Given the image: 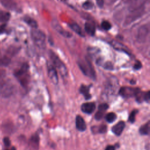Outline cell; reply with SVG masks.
<instances>
[{"label": "cell", "mask_w": 150, "mask_h": 150, "mask_svg": "<svg viewBox=\"0 0 150 150\" xmlns=\"http://www.w3.org/2000/svg\"><path fill=\"white\" fill-rule=\"evenodd\" d=\"M145 12L144 5L141 6L140 7L131 11L130 13H129L125 18L124 25L125 26H128L141 18Z\"/></svg>", "instance_id": "cell-1"}, {"label": "cell", "mask_w": 150, "mask_h": 150, "mask_svg": "<svg viewBox=\"0 0 150 150\" xmlns=\"http://www.w3.org/2000/svg\"><path fill=\"white\" fill-rule=\"evenodd\" d=\"M78 65L84 74L93 80L96 79V73L90 60L86 59V61H79L78 62Z\"/></svg>", "instance_id": "cell-2"}, {"label": "cell", "mask_w": 150, "mask_h": 150, "mask_svg": "<svg viewBox=\"0 0 150 150\" xmlns=\"http://www.w3.org/2000/svg\"><path fill=\"white\" fill-rule=\"evenodd\" d=\"M30 34L33 42L37 46L40 48L45 47L46 36L42 31L38 29V28H33Z\"/></svg>", "instance_id": "cell-3"}, {"label": "cell", "mask_w": 150, "mask_h": 150, "mask_svg": "<svg viewBox=\"0 0 150 150\" xmlns=\"http://www.w3.org/2000/svg\"><path fill=\"white\" fill-rule=\"evenodd\" d=\"M14 91L12 83L7 80H4L0 83V96L4 98H8L12 96Z\"/></svg>", "instance_id": "cell-4"}, {"label": "cell", "mask_w": 150, "mask_h": 150, "mask_svg": "<svg viewBox=\"0 0 150 150\" xmlns=\"http://www.w3.org/2000/svg\"><path fill=\"white\" fill-rule=\"evenodd\" d=\"M49 56L54 66L58 69L60 74L62 76H66L67 74V70L64 63L52 51H50Z\"/></svg>", "instance_id": "cell-5"}, {"label": "cell", "mask_w": 150, "mask_h": 150, "mask_svg": "<svg viewBox=\"0 0 150 150\" xmlns=\"http://www.w3.org/2000/svg\"><path fill=\"white\" fill-rule=\"evenodd\" d=\"M140 90L139 88H132L130 87H122L119 90V94L125 98L135 96Z\"/></svg>", "instance_id": "cell-6"}, {"label": "cell", "mask_w": 150, "mask_h": 150, "mask_svg": "<svg viewBox=\"0 0 150 150\" xmlns=\"http://www.w3.org/2000/svg\"><path fill=\"white\" fill-rule=\"evenodd\" d=\"M149 33V28L147 25L140 26L137 31V39L139 42H144Z\"/></svg>", "instance_id": "cell-7"}, {"label": "cell", "mask_w": 150, "mask_h": 150, "mask_svg": "<svg viewBox=\"0 0 150 150\" xmlns=\"http://www.w3.org/2000/svg\"><path fill=\"white\" fill-rule=\"evenodd\" d=\"M96 108V104L93 102H88L83 103L81 106V111L86 114H91Z\"/></svg>", "instance_id": "cell-8"}, {"label": "cell", "mask_w": 150, "mask_h": 150, "mask_svg": "<svg viewBox=\"0 0 150 150\" xmlns=\"http://www.w3.org/2000/svg\"><path fill=\"white\" fill-rule=\"evenodd\" d=\"M124 127H125V122L122 121H119L118 123H117L115 125H114L112 127L111 130L115 135L119 136L121 135V134L123 131Z\"/></svg>", "instance_id": "cell-9"}, {"label": "cell", "mask_w": 150, "mask_h": 150, "mask_svg": "<svg viewBox=\"0 0 150 150\" xmlns=\"http://www.w3.org/2000/svg\"><path fill=\"white\" fill-rule=\"evenodd\" d=\"M3 6L9 10H15L17 8V4L15 0H0Z\"/></svg>", "instance_id": "cell-10"}, {"label": "cell", "mask_w": 150, "mask_h": 150, "mask_svg": "<svg viewBox=\"0 0 150 150\" xmlns=\"http://www.w3.org/2000/svg\"><path fill=\"white\" fill-rule=\"evenodd\" d=\"M76 125L80 131H84L86 129V124L83 118L80 115H77L76 118Z\"/></svg>", "instance_id": "cell-11"}, {"label": "cell", "mask_w": 150, "mask_h": 150, "mask_svg": "<svg viewBox=\"0 0 150 150\" xmlns=\"http://www.w3.org/2000/svg\"><path fill=\"white\" fill-rule=\"evenodd\" d=\"M48 76L49 77V79H50V80L52 81V82L53 84H57L58 83L59 79H58L56 70L54 67H53L52 66L50 67H49V69H48Z\"/></svg>", "instance_id": "cell-12"}, {"label": "cell", "mask_w": 150, "mask_h": 150, "mask_svg": "<svg viewBox=\"0 0 150 150\" xmlns=\"http://www.w3.org/2000/svg\"><path fill=\"white\" fill-rule=\"evenodd\" d=\"M86 32L90 35L93 36L96 32V26L94 22L91 21L86 22L84 25Z\"/></svg>", "instance_id": "cell-13"}, {"label": "cell", "mask_w": 150, "mask_h": 150, "mask_svg": "<svg viewBox=\"0 0 150 150\" xmlns=\"http://www.w3.org/2000/svg\"><path fill=\"white\" fill-rule=\"evenodd\" d=\"M90 86H86V85H81L80 87L79 91L81 94H82L86 100H89L91 98V95L90 94Z\"/></svg>", "instance_id": "cell-14"}, {"label": "cell", "mask_w": 150, "mask_h": 150, "mask_svg": "<svg viewBox=\"0 0 150 150\" xmlns=\"http://www.w3.org/2000/svg\"><path fill=\"white\" fill-rule=\"evenodd\" d=\"M28 68H29V66L27 63L23 64L22 65L21 67L15 72V76L18 78H20L21 77H22V76L26 75V73H27V71L28 70Z\"/></svg>", "instance_id": "cell-15"}, {"label": "cell", "mask_w": 150, "mask_h": 150, "mask_svg": "<svg viewBox=\"0 0 150 150\" xmlns=\"http://www.w3.org/2000/svg\"><path fill=\"white\" fill-rule=\"evenodd\" d=\"M53 27L54 28V29L58 32H59V33H60L62 35H63V36L64 37H66V38H69L71 36V35L67 31L64 30L59 24L58 23H53Z\"/></svg>", "instance_id": "cell-16"}, {"label": "cell", "mask_w": 150, "mask_h": 150, "mask_svg": "<svg viewBox=\"0 0 150 150\" xmlns=\"http://www.w3.org/2000/svg\"><path fill=\"white\" fill-rule=\"evenodd\" d=\"M111 45L113 46V47L115 48L116 50L124 52H125V53H127L128 54L129 53L128 50L127 48L126 47V46H124L122 44H121L120 43H118V42L113 40V41L111 42Z\"/></svg>", "instance_id": "cell-17"}, {"label": "cell", "mask_w": 150, "mask_h": 150, "mask_svg": "<svg viewBox=\"0 0 150 150\" xmlns=\"http://www.w3.org/2000/svg\"><path fill=\"white\" fill-rule=\"evenodd\" d=\"M39 138L38 134H35L33 135L30 139V145L33 149H36L38 147L39 145Z\"/></svg>", "instance_id": "cell-18"}, {"label": "cell", "mask_w": 150, "mask_h": 150, "mask_svg": "<svg viewBox=\"0 0 150 150\" xmlns=\"http://www.w3.org/2000/svg\"><path fill=\"white\" fill-rule=\"evenodd\" d=\"M69 26H70V28L74 32H75L76 33H77L79 35H80L81 36H83V37L84 36L82 29H81L80 26L78 24H77L76 23H70L69 25Z\"/></svg>", "instance_id": "cell-19"}, {"label": "cell", "mask_w": 150, "mask_h": 150, "mask_svg": "<svg viewBox=\"0 0 150 150\" xmlns=\"http://www.w3.org/2000/svg\"><path fill=\"white\" fill-rule=\"evenodd\" d=\"M23 20L28 25H29L32 28H38L37 22L35 19H32V18H30L29 16H25Z\"/></svg>", "instance_id": "cell-20"}, {"label": "cell", "mask_w": 150, "mask_h": 150, "mask_svg": "<svg viewBox=\"0 0 150 150\" xmlns=\"http://www.w3.org/2000/svg\"><path fill=\"white\" fill-rule=\"evenodd\" d=\"M11 15L6 11H0V22L5 23L9 20Z\"/></svg>", "instance_id": "cell-21"}, {"label": "cell", "mask_w": 150, "mask_h": 150, "mask_svg": "<svg viewBox=\"0 0 150 150\" xmlns=\"http://www.w3.org/2000/svg\"><path fill=\"white\" fill-rule=\"evenodd\" d=\"M139 132L141 135H148L149 133V122L141 126L139 129Z\"/></svg>", "instance_id": "cell-22"}, {"label": "cell", "mask_w": 150, "mask_h": 150, "mask_svg": "<svg viewBox=\"0 0 150 150\" xmlns=\"http://www.w3.org/2000/svg\"><path fill=\"white\" fill-rule=\"evenodd\" d=\"M2 130L3 132L6 133H10L12 130V125L9 122H6L5 123L2 124Z\"/></svg>", "instance_id": "cell-23"}, {"label": "cell", "mask_w": 150, "mask_h": 150, "mask_svg": "<svg viewBox=\"0 0 150 150\" xmlns=\"http://www.w3.org/2000/svg\"><path fill=\"white\" fill-rule=\"evenodd\" d=\"M117 118V115L114 112H109L107 114L105 117L106 121L110 123L114 122Z\"/></svg>", "instance_id": "cell-24"}, {"label": "cell", "mask_w": 150, "mask_h": 150, "mask_svg": "<svg viewBox=\"0 0 150 150\" xmlns=\"http://www.w3.org/2000/svg\"><path fill=\"white\" fill-rule=\"evenodd\" d=\"M11 62V59L7 56L0 58V66H6Z\"/></svg>", "instance_id": "cell-25"}, {"label": "cell", "mask_w": 150, "mask_h": 150, "mask_svg": "<svg viewBox=\"0 0 150 150\" xmlns=\"http://www.w3.org/2000/svg\"><path fill=\"white\" fill-rule=\"evenodd\" d=\"M83 8L86 10H90L93 8V4L90 1H86L83 4Z\"/></svg>", "instance_id": "cell-26"}, {"label": "cell", "mask_w": 150, "mask_h": 150, "mask_svg": "<svg viewBox=\"0 0 150 150\" xmlns=\"http://www.w3.org/2000/svg\"><path fill=\"white\" fill-rule=\"evenodd\" d=\"M97 132L99 133H101V134H104V133L106 132L107 129V125H104V124H102L99 127H97Z\"/></svg>", "instance_id": "cell-27"}, {"label": "cell", "mask_w": 150, "mask_h": 150, "mask_svg": "<svg viewBox=\"0 0 150 150\" xmlns=\"http://www.w3.org/2000/svg\"><path fill=\"white\" fill-rule=\"evenodd\" d=\"M101 26L102 28L105 30H109L111 28V25L110 23L107 21H104L101 23Z\"/></svg>", "instance_id": "cell-28"}, {"label": "cell", "mask_w": 150, "mask_h": 150, "mask_svg": "<svg viewBox=\"0 0 150 150\" xmlns=\"http://www.w3.org/2000/svg\"><path fill=\"white\" fill-rule=\"evenodd\" d=\"M137 112H138V111L137 110H135L130 113V115L129 116V121L131 123H133V122H135V115L137 113Z\"/></svg>", "instance_id": "cell-29"}, {"label": "cell", "mask_w": 150, "mask_h": 150, "mask_svg": "<svg viewBox=\"0 0 150 150\" xmlns=\"http://www.w3.org/2000/svg\"><path fill=\"white\" fill-rule=\"evenodd\" d=\"M108 108V105L106 103H103L101 104L98 107V110L102 111L103 112H105V111L107 110V108Z\"/></svg>", "instance_id": "cell-30"}, {"label": "cell", "mask_w": 150, "mask_h": 150, "mask_svg": "<svg viewBox=\"0 0 150 150\" xmlns=\"http://www.w3.org/2000/svg\"><path fill=\"white\" fill-rule=\"evenodd\" d=\"M149 100H150V92H149V91H148L146 93H144V101H145L148 103Z\"/></svg>", "instance_id": "cell-31"}, {"label": "cell", "mask_w": 150, "mask_h": 150, "mask_svg": "<svg viewBox=\"0 0 150 150\" xmlns=\"http://www.w3.org/2000/svg\"><path fill=\"white\" fill-rule=\"evenodd\" d=\"M16 52H17V48L16 47H10L8 49V53L9 54L12 55V54H14L15 53H16Z\"/></svg>", "instance_id": "cell-32"}, {"label": "cell", "mask_w": 150, "mask_h": 150, "mask_svg": "<svg viewBox=\"0 0 150 150\" xmlns=\"http://www.w3.org/2000/svg\"><path fill=\"white\" fill-rule=\"evenodd\" d=\"M104 66V67L105 69H108V70H112V69H113V67H112V64H111V63H110V62H107V63H105L104 64V66Z\"/></svg>", "instance_id": "cell-33"}, {"label": "cell", "mask_w": 150, "mask_h": 150, "mask_svg": "<svg viewBox=\"0 0 150 150\" xmlns=\"http://www.w3.org/2000/svg\"><path fill=\"white\" fill-rule=\"evenodd\" d=\"M4 143L5 144V146H9L11 145V141L9 139V138L8 137H5L4 138Z\"/></svg>", "instance_id": "cell-34"}, {"label": "cell", "mask_w": 150, "mask_h": 150, "mask_svg": "<svg viewBox=\"0 0 150 150\" xmlns=\"http://www.w3.org/2000/svg\"><path fill=\"white\" fill-rule=\"evenodd\" d=\"M141 67V62H139V61H137V63H135V64L134 66V68L135 69H136V70H138Z\"/></svg>", "instance_id": "cell-35"}, {"label": "cell", "mask_w": 150, "mask_h": 150, "mask_svg": "<svg viewBox=\"0 0 150 150\" xmlns=\"http://www.w3.org/2000/svg\"><path fill=\"white\" fill-rule=\"evenodd\" d=\"M97 5L100 8H102L104 5V0H96Z\"/></svg>", "instance_id": "cell-36"}, {"label": "cell", "mask_w": 150, "mask_h": 150, "mask_svg": "<svg viewBox=\"0 0 150 150\" xmlns=\"http://www.w3.org/2000/svg\"><path fill=\"white\" fill-rule=\"evenodd\" d=\"M5 28H6V24H2L0 25V34L2 33L5 31Z\"/></svg>", "instance_id": "cell-37"}, {"label": "cell", "mask_w": 150, "mask_h": 150, "mask_svg": "<svg viewBox=\"0 0 150 150\" xmlns=\"http://www.w3.org/2000/svg\"><path fill=\"white\" fill-rule=\"evenodd\" d=\"M6 74V71L4 69H0V78L3 77Z\"/></svg>", "instance_id": "cell-38"}, {"label": "cell", "mask_w": 150, "mask_h": 150, "mask_svg": "<svg viewBox=\"0 0 150 150\" xmlns=\"http://www.w3.org/2000/svg\"><path fill=\"white\" fill-rule=\"evenodd\" d=\"M105 150H115V148L112 145H108L106 147Z\"/></svg>", "instance_id": "cell-39"}, {"label": "cell", "mask_w": 150, "mask_h": 150, "mask_svg": "<svg viewBox=\"0 0 150 150\" xmlns=\"http://www.w3.org/2000/svg\"><path fill=\"white\" fill-rule=\"evenodd\" d=\"M125 3H129V2H134L135 1H137L138 0H123Z\"/></svg>", "instance_id": "cell-40"}, {"label": "cell", "mask_w": 150, "mask_h": 150, "mask_svg": "<svg viewBox=\"0 0 150 150\" xmlns=\"http://www.w3.org/2000/svg\"><path fill=\"white\" fill-rule=\"evenodd\" d=\"M12 150H15V148L14 147H13V148H12Z\"/></svg>", "instance_id": "cell-41"}, {"label": "cell", "mask_w": 150, "mask_h": 150, "mask_svg": "<svg viewBox=\"0 0 150 150\" xmlns=\"http://www.w3.org/2000/svg\"><path fill=\"white\" fill-rule=\"evenodd\" d=\"M6 150H9V149H6Z\"/></svg>", "instance_id": "cell-42"}]
</instances>
